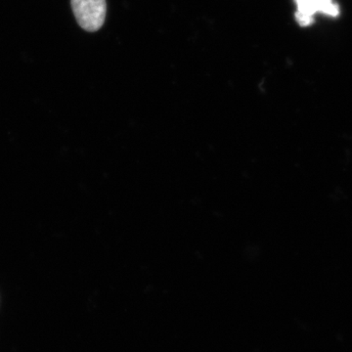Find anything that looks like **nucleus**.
I'll return each instance as SVG.
<instances>
[{
	"label": "nucleus",
	"instance_id": "1",
	"mask_svg": "<svg viewBox=\"0 0 352 352\" xmlns=\"http://www.w3.org/2000/svg\"><path fill=\"white\" fill-rule=\"evenodd\" d=\"M76 22L87 32L100 30L106 19V0H71Z\"/></svg>",
	"mask_w": 352,
	"mask_h": 352
},
{
	"label": "nucleus",
	"instance_id": "2",
	"mask_svg": "<svg viewBox=\"0 0 352 352\" xmlns=\"http://www.w3.org/2000/svg\"><path fill=\"white\" fill-rule=\"evenodd\" d=\"M296 4V20L302 27H307L314 22L317 13L337 17L340 8L333 0H295Z\"/></svg>",
	"mask_w": 352,
	"mask_h": 352
}]
</instances>
